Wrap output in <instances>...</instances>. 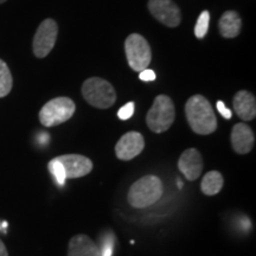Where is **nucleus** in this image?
<instances>
[{
  "label": "nucleus",
  "instance_id": "obj_23",
  "mask_svg": "<svg viewBox=\"0 0 256 256\" xmlns=\"http://www.w3.org/2000/svg\"><path fill=\"white\" fill-rule=\"evenodd\" d=\"M0 256H8V249H6L5 244L2 243V240H0Z\"/></svg>",
  "mask_w": 256,
  "mask_h": 256
},
{
  "label": "nucleus",
  "instance_id": "obj_14",
  "mask_svg": "<svg viewBox=\"0 0 256 256\" xmlns=\"http://www.w3.org/2000/svg\"><path fill=\"white\" fill-rule=\"evenodd\" d=\"M68 256H101L100 248L87 235H75L69 241Z\"/></svg>",
  "mask_w": 256,
  "mask_h": 256
},
{
  "label": "nucleus",
  "instance_id": "obj_18",
  "mask_svg": "<svg viewBox=\"0 0 256 256\" xmlns=\"http://www.w3.org/2000/svg\"><path fill=\"white\" fill-rule=\"evenodd\" d=\"M48 168H49L50 174L54 176V178H55L56 183L58 184L60 186H63V185L66 184V172H64L63 166L58 162V159L57 158L51 159L49 162V165H48Z\"/></svg>",
  "mask_w": 256,
  "mask_h": 256
},
{
  "label": "nucleus",
  "instance_id": "obj_5",
  "mask_svg": "<svg viewBox=\"0 0 256 256\" xmlns=\"http://www.w3.org/2000/svg\"><path fill=\"white\" fill-rule=\"evenodd\" d=\"M76 106L72 98L60 96L46 102L40 112V121L43 126L54 127L66 122L75 113Z\"/></svg>",
  "mask_w": 256,
  "mask_h": 256
},
{
  "label": "nucleus",
  "instance_id": "obj_2",
  "mask_svg": "<svg viewBox=\"0 0 256 256\" xmlns=\"http://www.w3.org/2000/svg\"><path fill=\"white\" fill-rule=\"evenodd\" d=\"M164 192V185L156 176H145L132 184L127 194L130 206L136 209H145L160 200Z\"/></svg>",
  "mask_w": 256,
  "mask_h": 256
},
{
  "label": "nucleus",
  "instance_id": "obj_12",
  "mask_svg": "<svg viewBox=\"0 0 256 256\" xmlns=\"http://www.w3.org/2000/svg\"><path fill=\"white\" fill-rule=\"evenodd\" d=\"M232 146L238 154H247L255 144L254 132L247 124H236L232 130Z\"/></svg>",
  "mask_w": 256,
  "mask_h": 256
},
{
  "label": "nucleus",
  "instance_id": "obj_15",
  "mask_svg": "<svg viewBox=\"0 0 256 256\" xmlns=\"http://www.w3.org/2000/svg\"><path fill=\"white\" fill-rule=\"evenodd\" d=\"M242 20L238 12L226 11L224 12L218 22L220 34L224 38H235L241 32Z\"/></svg>",
  "mask_w": 256,
  "mask_h": 256
},
{
  "label": "nucleus",
  "instance_id": "obj_20",
  "mask_svg": "<svg viewBox=\"0 0 256 256\" xmlns=\"http://www.w3.org/2000/svg\"><path fill=\"white\" fill-rule=\"evenodd\" d=\"M134 114V102H128L124 106V107H121L119 112H118V116H119V119L121 120H128L130 119V118L133 116Z\"/></svg>",
  "mask_w": 256,
  "mask_h": 256
},
{
  "label": "nucleus",
  "instance_id": "obj_4",
  "mask_svg": "<svg viewBox=\"0 0 256 256\" xmlns=\"http://www.w3.org/2000/svg\"><path fill=\"white\" fill-rule=\"evenodd\" d=\"M176 119L174 101L166 95H158L146 116L150 130L154 133H164L172 126Z\"/></svg>",
  "mask_w": 256,
  "mask_h": 256
},
{
  "label": "nucleus",
  "instance_id": "obj_9",
  "mask_svg": "<svg viewBox=\"0 0 256 256\" xmlns=\"http://www.w3.org/2000/svg\"><path fill=\"white\" fill-rule=\"evenodd\" d=\"M145 139L139 132H128L120 138L115 146V154L118 159L128 162L138 156L144 151Z\"/></svg>",
  "mask_w": 256,
  "mask_h": 256
},
{
  "label": "nucleus",
  "instance_id": "obj_13",
  "mask_svg": "<svg viewBox=\"0 0 256 256\" xmlns=\"http://www.w3.org/2000/svg\"><path fill=\"white\" fill-rule=\"evenodd\" d=\"M234 110L243 121H250L256 116V100L255 96L247 90L236 92L234 96Z\"/></svg>",
  "mask_w": 256,
  "mask_h": 256
},
{
  "label": "nucleus",
  "instance_id": "obj_11",
  "mask_svg": "<svg viewBox=\"0 0 256 256\" xmlns=\"http://www.w3.org/2000/svg\"><path fill=\"white\" fill-rule=\"evenodd\" d=\"M178 168L188 180L194 182L200 177L204 168L203 156L196 148H188L178 160Z\"/></svg>",
  "mask_w": 256,
  "mask_h": 256
},
{
  "label": "nucleus",
  "instance_id": "obj_3",
  "mask_svg": "<svg viewBox=\"0 0 256 256\" xmlns=\"http://www.w3.org/2000/svg\"><path fill=\"white\" fill-rule=\"evenodd\" d=\"M82 95L92 107L106 110L116 101V92L110 82L100 78H90L82 86Z\"/></svg>",
  "mask_w": 256,
  "mask_h": 256
},
{
  "label": "nucleus",
  "instance_id": "obj_19",
  "mask_svg": "<svg viewBox=\"0 0 256 256\" xmlns=\"http://www.w3.org/2000/svg\"><path fill=\"white\" fill-rule=\"evenodd\" d=\"M210 22V14L208 11H203L198 18L196 26H194V34L197 38H204L208 34V28H209Z\"/></svg>",
  "mask_w": 256,
  "mask_h": 256
},
{
  "label": "nucleus",
  "instance_id": "obj_16",
  "mask_svg": "<svg viewBox=\"0 0 256 256\" xmlns=\"http://www.w3.org/2000/svg\"><path fill=\"white\" fill-rule=\"evenodd\" d=\"M224 179L218 171H210L204 174L203 180L200 183L202 192L206 196H215L223 188Z\"/></svg>",
  "mask_w": 256,
  "mask_h": 256
},
{
  "label": "nucleus",
  "instance_id": "obj_22",
  "mask_svg": "<svg viewBox=\"0 0 256 256\" xmlns=\"http://www.w3.org/2000/svg\"><path fill=\"white\" fill-rule=\"evenodd\" d=\"M217 110H218V112H220V115H222L223 118H226V119H228V120L232 119V110H228V108L226 107L224 102L217 101Z\"/></svg>",
  "mask_w": 256,
  "mask_h": 256
},
{
  "label": "nucleus",
  "instance_id": "obj_10",
  "mask_svg": "<svg viewBox=\"0 0 256 256\" xmlns=\"http://www.w3.org/2000/svg\"><path fill=\"white\" fill-rule=\"evenodd\" d=\"M62 164L66 179L81 178L89 174L92 170V162L81 154H64L56 156Z\"/></svg>",
  "mask_w": 256,
  "mask_h": 256
},
{
  "label": "nucleus",
  "instance_id": "obj_1",
  "mask_svg": "<svg viewBox=\"0 0 256 256\" xmlns=\"http://www.w3.org/2000/svg\"><path fill=\"white\" fill-rule=\"evenodd\" d=\"M185 115L191 130L200 136H209L217 128L212 106L203 95H194L185 104Z\"/></svg>",
  "mask_w": 256,
  "mask_h": 256
},
{
  "label": "nucleus",
  "instance_id": "obj_17",
  "mask_svg": "<svg viewBox=\"0 0 256 256\" xmlns=\"http://www.w3.org/2000/svg\"><path fill=\"white\" fill-rule=\"evenodd\" d=\"M14 86V78L10 72L8 64L4 60H0V98H5L12 90Z\"/></svg>",
  "mask_w": 256,
  "mask_h": 256
},
{
  "label": "nucleus",
  "instance_id": "obj_21",
  "mask_svg": "<svg viewBox=\"0 0 256 256\" xmlns=\"http://www.w3.org/2000/svg\"><path fill=\"white\" fill-rule=\"evenodd\" d=\"M156 78V72L148 68L144 69L142 72H140V74H139V78L142 80V81H145V82L154 81Z\"/></svg>",
  "mask_w": 256,
  "mask_h": 256
},
{
  "label": "nucleus",
  "instance_id": "obj_24",
  "mask_svg": "<svg viewBox=\"0 0 256 256\" xmlns=\"http://www.w3.org/2000/svg\"><path fill=\"white\" fill-rule=\"evenodd\" d=\"M6 0H0V4H2V2H5Z\"/></svg>",
  "mask_w": 256,
  "mask_h": 256
},
{
  "label": "nucleus",
  "instance_id": "obj_8",
  "mask_svg": "<svg viewBox=\"0 0 256 256\" xmlns=\"http://www.w3.org/2000/svg\"><path fill=\"white\" fill-rule=\"evenodd\" d=\"M148 10L156 20L166 26L176 28L180 24V10L172 0H148Z\"/></svg>",
  "mask_w": 256,
  "mask_h": 256
},
{
  "label": "nucleus",
  "instance_id": "obj_7",
  "mask_svg": "<svg viewBox=\"0 0 256 256\" xmlns=\"http://www.w3.org/2000/svg\"><path fill=\"white\" fill-rule=\"evenodd\" d=\"M57 34H58V25L54 19L48 18L42 22L32 42L34 56L38 58H44L49 55L55 46Z\"/></svg>",
  "mask_w": 256,
  "mask_h": 256
},
{
  "label": "nucleus",
  "instance_id": "obj_6",
  "mask_svg": "<svg viewBox=\"0 0 256 256\" xmlns=\"http://www.w3.org/2000/svg\"><path fill=\"white\" fill-rule=\"evenodd\" d=\"M124 51H126L128 66L134 72H142L144 69H147V66L151 63V48L142 34H130L124 42Z\"/></svg>",
  "mask_w": 256,
  "mask_h": 256
}]
</instances>
